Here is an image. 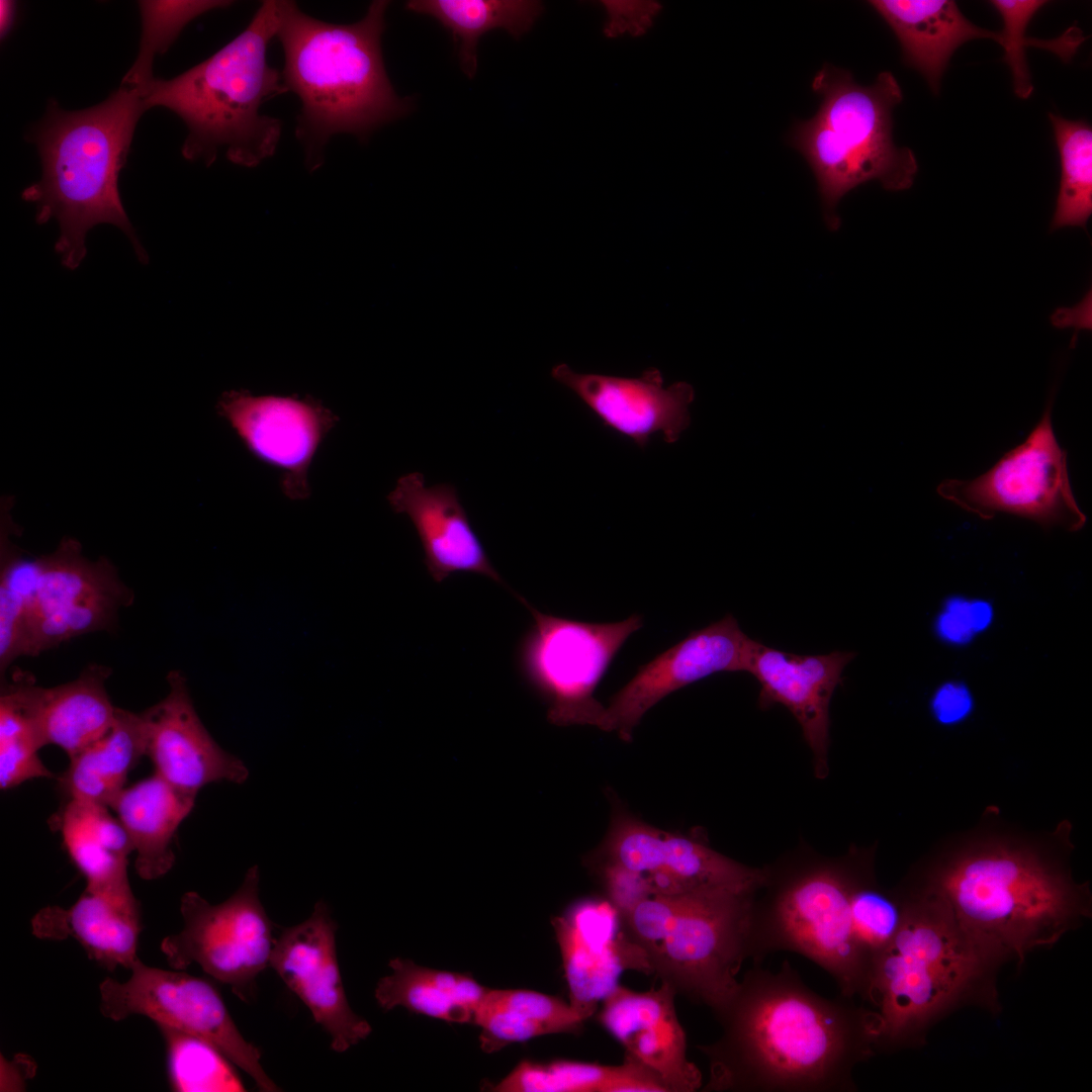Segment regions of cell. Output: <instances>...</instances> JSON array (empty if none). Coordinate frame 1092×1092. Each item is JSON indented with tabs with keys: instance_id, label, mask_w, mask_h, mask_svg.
<instances>
[{
	"instance_id": "4316f807",
	"label": "cell",
	"mask_w": 1092,
	"mask_h": 1092,
	"mask_svg": "<svg viewBox=\"0 0 1092 1092\" xmlns=\"http://www.w3.org/2000/svg\"><path fill=\"white\" fill-rule=\"evenodd\" d=\"M868 4L896 35L903 62L916 70L933 94L954 52L965 42L990 38L999 43V32L970 21L952 0H872Z\"/></svg>"
},
{
	"instance_id": "ffe728a7",
	"label": "cell",
	"mask_w": 1092,
	"mask_h": 1092,
	"mask_svg": "<svg viewBox=\"0 0 1092 1092\" xmlns=\"http://www.w3.org/2000/svg\"><path fill=\"white\" fill-rule=\"evenodd\" d=\"M167 682L166 697L141 713L146 755L155 772L195 797L211 783H245L249 778L247 765L220 747L203 725L185 676L172 670Z\"/></svg>"
},
{
	"instance_id": "5b68a950",
	"label": "cell",
	"mask_w": 1092,
	"mask_h": 1092,
	"mask_svg": "<svg viewBox=\"0 0 1092 1092\" xmlns=\"http://www.w3.org/2000/svg\"><path fill=\"white\" fill-rule=\"evenodd\" d=\"M148 109L141 88L120 83L104 101L85 109L65 110L51 100L31 127L28 141L37 148L42 172L21 197L35 204L38 224L52 218L59 223L55 251L67 269L79 267L87 233L100 223L119 228L140 262H148L118 189L135 126Z\"/></svg>"
},
{
	"instance_id": "484cf974",
	"label": "cell",
	"mask_w": 1092,
	"mask_h": 1092,
	"mask_svg": "<svg viewBox=\"0 0 1092 1092\" xmlns=\"http://www.w3.org/2000/svg\"><path fill=\"white\" fill-rule=\"evenodd\" d=\"M110 673L109 667L93 663L77 678L51 688L35 685L27 672L14 674L42 747L56 745L70 758L111 728L117 707L105 687Z\"/></svg>"
},
{
	"instance_id": "cb8c5ba5",
	"label": "cell",
	"mask_w": 1092,
	"mask_h": 1092,
	"mask_svg": "<svg viewBox=\"0 0 1092 1092\" xmlns=\"http://www.w3.org/2000/svg\"><path fill=\"white\" fill-rule=\"evenodd\" d=\"M391 509L414 524L425 564L436 582L464 571L488 577L508 588L471 527L457 490L449 483L426 485L420 472L400 476L387 495Z\"/></svg>"
},
{
	"instance_id": "ab89813d",
	"label": "cell",
	"mask_w": 1092,
	"mask_h": 1092,
	"mask_svg": "<svg viewBox=\"0 0 1092 1092\" xmlns=\"http://www.w3.org/2000/svg\"><path fill=\"white\" fill-rule=\"evenodd\" d=\"M869 864L861 866L850 893V912L856 941L872 975L881 954L891 943L904 918L898 892L887 891L875 881Z\"/></svg>"
},
{
	"instance_id": "7402d4cb",
	"label": "cell",
	"mask_w": 1092,
	"mask_h": 1092,
	"mask_svg": "<svg viewBox=\"0 0 1092 1092\" xmlns=\"http://www.w3.org/2000/svg\"><path fill=\"white\" fill-rule=\"evenodd\" d=\"M675 991L665 982L638 992L617 985L602 1001L598 1022L629 1055L653 1072L667 1092L703 1087L700 1069L687 1056V1037L674 1006Z\"/></svg>"
},
{
	"instance_id": "7c38bea8",
	"label": "cell",
	"mask_w": 1092,
	"mask_h": 1092,
	"mask_svg": "<svg viewBox=\"0 0 1092 1092\" xmlns=\"http://www.w3.org/2000/svg\"><path fill=\"white\" fill-rule=\"evenodd\" d=\"M1053 397L1025 440L972 479H944L936 492L983 520L1006 513L1049 529L1080 531L1087 522L1070 482L1067 451L1052 423Z\"/></svg>"
},
{
	"instance_id": "8992f818",
	"label": "cell",
	"mask_w": 1092,
	"mask_h": 1092,
	"mask_svg": "<svg viewBox=\"0 0 1092 1092\" xmlns=\"http://www.w3.org/2000/svg\"><path fill=\"white\" fill-rule=\"evenodd\" d=\"M279 22L280 0L263 1L246 28L209 58L141 88L149 109L165 107L186 124L185 159L210 165L223 150L232 163L256 167L275 154L282 121L260 110L287 92L267 60Z\"/></svg>"
},
{
	"instance_id": "1f68e13d",
	"label": "cell",
	"mask_w": 1092,
	"mask_h": 1092,
	"mask_svg": "<svg viewBox=\"0 0 1092 1092\" xmlns=\"http://www.w3.org/2000/svg\"><path fill=\"white\" fill-rule=\"evenodd\" d=\"M107 806L68 799L53 819L69 856L82 873L87 888L128 877L130 839Z\"/></svg>"
},
{
	"instance_id": "5bb4252c",
	"label": "cell",
	"mask_w": 1092,
	"mask_h": 1092,
	"mask_svg": "<svg viewBox=\"0 0 1092 1092\" xmlns=\"http://www.w3.org/2000/svg\"><path fill=\"white\" fill-rule=\"evenodd\" d=\"M260 870L251 867L240 888L212 905L196 892L180 902L183 928L163 938L161 951L174 970L197 964L247 1000L257 977L270 966L273 923L259 897Z\"/></svg>"
},
{
	"instance_id": "3957f363",
	"label": "cell",
	"mask_w": 1092,
	"mask_h": 1092,
	"mask_svg": "<svg viewBox=\"0 0 1092 1092\" xmlns=\"http://www.w3.org/2000/svg\"><path fill=\"white\" fill-rule=\"evenodd\" d=\"M897 890L904 918L875 966L867 999L878 1017L876 1053L922 1046L935 1023L963 1007L1001 1010V966L968 937L932 889L909 877Z\"/></svg>"
},
{
	"instance_id": "f546056e",
	"label": "cell",
	"mask_w": 1092,
	"mask_h": 1092,
	"mask_svg": "<svg viewBox=\"0 0 1092 1092\" xmlns=\"http://www.w3.org/2000/svg\"><path fill=\"white\" fill-rule=\"evenodd\" d=\"M391 973L375 988V999L384 1010L395 1007L449 1023H472L487 988L469 974L419 966L411 960L389 962Z\"/></svg>"
},
{
	"instance_id": "60d3db41",
	"label": "cell",
	"mask_w": 1092,
	"mask_h": 1092,
	"mask_svg": "<svg viewBox=\"0 0 1092 1092\" xmlns=\"http://www.w3.org/2000/svg\"><path fill=\"white\" fill-rule=\"evenodd\" d=\"M602 33L608 39L640 38L655 25L662 13L656 0H602Z\"/></svg>"
},
{
	"instance_id": "44dd1931",
	"label": "cell",
	"mask_w": 1092,
	"mask_h": 1092,
	"mask_svg": "<svg viewBox=\"0 0 1092 1092\" xmlns=\"http://www.w3.org/2000/svg\"><path fill=\"white\" fill-rule=\"evenodd\" d=\"M560 948L569 1004L586 1020L617 986L626 969L649 973L638 946L626 933L620 912L607 899L573 904L552 920Z\"/></svg>"
},
{
	"instance_id": "74e56055",
	"label": "cell",
	"mask_w": 1092,
	"mask_h": 1092,
	"mask_svg": "<svg viewBox=\"0 0 1092 1092\" xmlns=\"http://www.w3.org/2000/svg\"><path fill=\"white\" fill-rule=\"evenodd\" d=\"M41 747L15 680L5 681L0 696L1 790L13 789L33 779L55 777L38 756Z\"/></svg>"
},
{
	"instance_id": "e575fe53",
	"label": "cell",
	"mask_w": 1092,
	"mask_h": 1092,
	"mask_svg": "<svg viewBox=\"0 0 1092 1092\" xmlns=\"http://www.w3.org/2000/svg\"><path fill=\"white\" fill-rule=\"evenodd\" d=\"M1061 161V183L1051 231L1082 226L1092 213V127L1050 112Z\"/></svg>"
},
{
	"instance_id": "4dcf8cb0",
	"label": "cell",
	"mask_w": 1092,
	"mask_h": 1092,
	"mask_svg": "<svg viewBox=\"0 0 1092 1092\" xmlns=\"http://www.w3.org/2000/svg\"><path fill=\"white\" fill-rule=\"evenodd\" d=\"M584 1019L562 998L527 989H487L473 1022L484 1053L554 1033H576Z\"/></svg>"
},
{
	"instance_id": "ba28073f",
	"label": "cell",
	"mask_w": 1092,
	"mask_h": 1092,
	"mask_svg": "<svg viewBox=\"0 0 1092 1092\" xmlns=\"http://www.w3.org/2000/svg\"><path fill=\"white\" fill-rule=\"evenodd\" d=\"M754 896L730 891L652 896L621 917L649 973L715 1014L736 989L747 960Z\"/></svg>"
},
{
	"instance_id": "277c9868",
	"label": "cell",
	"mask_w": 1092,
	"mask_h": 1092,
	"mask_svg": "<svg viewBox=\"0 0 1092 1092\" xmlns=\"http://www.w3.org/2000/svg\"><path fill=\"white\" fill-rule=\"evenodd\" d=\"M389 3L372 1L362 19L336 24L280 0L276 36L284 55L281 74L287 92L300 101L295 135L310 171L323 165L333 135L350 133L364 141L412 108V100L394 91L382 58Z\"/></svg>"
},
{
	"instance_id": "ac0fdd59",
	"label": "cell",
	"mask_w": 1092,
	"mask_h": 1092,
	"mask_svg": "<svg viewBox=\"0 0 1092 1092\" xmlns=\"http://www.w3.org/2000/svg\"><path fill=\"white\" fill-rule=\"evenodd\" d=\"M336 930L329 906L317 901L307 919L283 928L276 937L270 966L330 1035L331 1049L344 1053L365 1039L372 1027L348 1002Z\"/></svg>"
},
{
	"instance_id": "83f0119b",
	"label": "cell",
	"mask_w": 1092,
	"mask_h": 1092,
	"mask_svg": "<svg viewBox=\"0 0 1092 1092\" xmlns=\"http://www.w3.org/2000/svg\"><path fill=\"white\" fill-rule=\"evenodd\" d=\"M195 796L172 786L154 772L124 787L109 808L125 829L135 852V871L144 880L165 876L175 863L177 830L191 813Z\"/></svg>"
},
{
	"instance_id": "8fae6325",
	"label": "cell",
	"mask_w": 1092,
	"mask_h": 1092,
	"mask_svg": "<svg viewBox=\"0 0 1092 1092\" xmlns=\"http://www.w3.org/2000/svg\"><path fill=\"white\" fill-rule=\"evenodd\" d=\"M12 565L24 587L23 655L36 656L75 637L109 631L133 593L104 557L82 554L65 537L50 554L25 558L14 551Z\"/></svg>"
},
{
	"instance_id": "52a82bcc",
	"label": "cell",
	"mask_w": 1092,
	"mask_h": 1092,
	"mask_svg": "<svg viewBox=\"0 0 1092 1092\" xmlns=\"http://www.w3.org/2000/svg\"><path fill=\"white\" fill-rule=\"evenodd\" d=\"M812 89L821 96L819 108L795 125L790 143L813 171L826 224L836 230V207L847 192L871 180L890 191L908 189L918 163L912 150L894 143L893 110L903 93L891 72L861 85L849 71L824 64Z\"/></svg>"
},
{
	"instance_id": "9a60e30c",
	"label": "cell",
	"mask_w": 1092,
	"mask_h": 1092,
	"mask_svg": "<svg viewBox=\"0 0 1092 1092\" xmlns=\"http://www.w3.org/2000/svg\"><path fill=\"white\" fill-rule=\"evenodd\" d=\"M130 977L119 982L106 977L99 985L101 1014L113 1021L131 1015L152 1019L217 1048L247 1073L260 1091L281 1089L261 1065V1052L242 1035L217 990L207 981L182 970H163L140 959Z\"/></svg>"
},
{
	"instance_id": "4fadbf2b",
	"label": "cell",
	"mask_w": 1092,
	"mask_h": 1092,
	"mask_svg": "<svg viewBox=\"0 0 1092 1092\" xmlns=\"http://www.w3.org/2000/svg\"><path fill=\"white\" fill-rule=\"evenodd\" d=\"M531 612L534 625L520 648V664L532 685L548 700V719L559 726L599 727L605 708L594 692L642 617L615 623H587L543 614L516 596Z\"/></svg>"
},
{
	"instance_id": "836d02e7",
	"label": "cell",
	"mask_w": 1092,
	"mask_h": 1092,
	"mask_svg": "<svg viewBox=\"0 0 1092 1092\" xmlns=\"http://www.w3.org/2000/svg\"><path fill=\"white\" fill-rule=\"evenodd\" d=\"M405 8L433 17L451 33L461 69L468 78L476 74L477 46L484 33L504 29L520 38L544 11L543 4L536 0H411Z\"/></svg>"
},
{
	"instance_id": "7bdbcfd3",
	"label": "cell",
	"mask_w": 1092,
	"mask_h": 1092,
	"mask_svg": "<svg viewBox=\"0 0 1092 1092\" xmlns=\"http://www.w3.org/2000/svg\"><path fill=\"white\" fill-rule=\"evenodd\" d=\"M16 4L13 1H0V34L4 38L12 27Z\"/></svg>"
},
{
	"instance_id": "d6986e66",
	"label": "cell",
	"mask_w": 1092,
	"mask_h": 1092,
	"mask_svg": "<svg viewBox=\"0 0 1092 1092\" xmlns=\"http://www.w3.org/2000/svg\"><path fill=\"white\" fill-rule=\"evenodd\" d=\"M551 377L571 390L603 425L644 448L660 433L666 444L678 441L691 425L694 387L686 381L665 386L661 372L648 368L638 377L578 373L566 363Z\"/></svg>"
},
{
	"instance_id": "6da1fadb",
	"label": "cell",
	"mask_w": 1092,
	"mask_h": 1092,
	"mask_svg": "<svg viewBox=\"0 0 1092 1092\" xmlns=\"http://www.w3.org/2000/svg\"><path fill=\"white\" fill-rule=\"evenodd\" d=\"M976 828L941 846L911 875L947 905L968 937L1001 967L1020 968L1092 915L1089 882L1070 866L1072 826L1041 835L1016 830L986 810Z\"/></svg>"
},
{
	"instance_id": "9c48e42d",
	"label": "cell",
	"mask_w": 1092,
	"mask_h": 1092,
	"mask_svg": "<svg viewBox=\"0 0 1092 1092\" xmlns=\"http://www.w3.org/2000/svg\"><path fill=\"white\" fill-rule=\"evenodd\" d=\"M861 866L817 863L789 872L766 869L765 900L752 903L747 959L759 965L776 951L800 953L826 971L840 995L867 1002L872 970L853 932L850 893Z\"/></svg>"
},
{
	"instance_id": "8d00e7d4",
	"label": "cell",
	"mask_w": 1092,
	"mask_h": 1092,
	"mask_svg": "<svg viewBox=\"0 0 1092 1092\" xmlns=\"http://www.w3.org/2000/svg\"><path fill=\"white\" fill-rule=\"evenodd\" d=\"M991 5L1003 20V29L999 32V44L1004 49V62L1008 65L1013 81L1014 93L1020 99H1027L1033 92V84L1025 55V48L1035 46L1056 54L1064 62H1070L1086 36L1079 27L1068 28L1063 35L1054 39L1028 38L1026 27L1034 14L1046 5L1043 0H992Z\"/></svg>"
},
{
	"instance_id": "f35d334b",
	"label": "cell",
	"mask_w": 1092,
	"mask_h": 1092,
	"mask_svg": "<svg viewBox=\"0 0 1092 1092\" xmlns=\"http://www.w3.org/2000/svg\"><path fill=\"white\" fill-rule=\"evenodd\" d=\"M232 4L225 0L139 1L142 35L136 59L121 83L142 88L153 81L156 56L164 54L182 29L197 16Z\"/></svg>"
},
{
	"instance_id": "d6a6232c",
	"label": "cell",
	"mask_w": 1092,
	"mask_h": 1092,
	"mask_svg": "<svg viewBox=\"0 0 1092 1092\" xmlns=\"http://www.w3.org/2000/svg\"><path fill=\"white\" fill-rule=\"evenodd\" d=\"M491 1090L498 1092H667L661 1080L625 1054L621 1065L569 1060L520 1062Z\"/></svg>"
},
{
	"instance_id": "d590c367",
	"label": "cell",
	"mask_w": 1092,
	"mask_h": 1092,
	"mask_svg": "<svg viewBox=\"0 0 1092 1092\" xmlns=\"http://www.w3.org/2000/svg\"><path fill=\"white\" fill-rule=\"evenodd\" d=\"M164 1037L171 1087L175 1091L242 1092L233 1064L217 1048L195 1035L157 1025Z\"/></svg>"
},
{
	"instance_id": "30bf717a",
	"label": "cell",
	"mask_w": 1092,
	"mask_h": 1092,
	"mask_svg": "<svg viewBox=\"0 0 1092 1092\" xmlns=\"http://www.w3.org/2000/svg\"><path fill=\"white\" fill-rule=\"evenodd\" d=\"M595 868L609 900L621 911L652 896L702 891L756 894L766 870L731 859L692 838L656 829L616 812Z\"/></svg>"
},
{
	"instance_id": "e0dca14e",
	"label": "cell",
	"mask_w": 1092,
	"mask_h": 1092,
	"mask_svg": "<svg viewBox=\"0 0 1092 1092\" xmlns=\"http://www.w3.org/2000/svg\"><path fill=\"white\" fill-rule=\"evenodd\" d=\"M754 640L730 614L691 632L636 674L610 700L599 725L631 741L643 715L670 693L718 672H747Z\"/></svg>"
},
{
	"instance_id": "2e32d148",
	"label": "cell",
	"mask_w": 1092,
	"mask_h": 1092,
	"mask_svg": "<svg viewBox=\"0 0 1092 1092\" xmlns=\"http://www.w3.org/2000/svg\"><path fill=\"white\" fill-rule=\"evenodd\" d=\"M217 414L247 451L281 474L282 492L292 500L309 497L310 464L340 418L311 397L224 392Z\"/></svg>"
},
{
	"instance_id": "f1b7e54d",
	"label": "cell",
	"mask_w": 1092,
	"mask_h": 1092,
	"mask_svg": "<svg viewBox=\"0 0 1092 1092\" xmlns=\"http://www.w3.org/2000/svg\"><path fill=\"white\" fill-rule=\"evenodd\" d=\"M144 755L146 740L141 713L117 708L111 728L70 757L67 769L58 779L59 787L68 799L109 807Z\"/></svg>"
},
{
	"instance_id": "d4e9b609",
	"label": "cell",
	"mask_w": 1092,
	"mask_h": 1092,
	"mask_svg": "<svg viewBox=\"0 0 1092 1092\" xmlns=\"http://www.w3.org/2000/svg\"><path fill=\"white\" fill-rule=\"evenodd\" d=\"M34 936L76 939L88 957L108 971L130 970L142 930L140 903L128 877L87 888L69 908L47 906L31 920Z\"/></svg>"
},
{
	"instance_id": "7a4b0ae2",
	"label": "cell",
	"mask_w": 1092,
	"mask_h": 1092,
	"mask_svg": "<svg viewBox=\"0 0 1092 1092\" xmlns=\"http://www.w3.org/2000/svg\"><path fill=\"white\" fill-rule=\"evenodd\" d=\"M720 1037L697 1049L705 1092H853L854 1068L876 1056V1011L811 990L789 961L745 973L714 1014Z\"/></svg>"
},
{
	"instance_id": "603a6c76",
	"label": "cell",
	"mask_w": 1092,
	"mask_h": 1092,
	"mask_svg": "<svg viewBox=\"0 0 1092 1092\" xmlns=\"http://www.w3.org/2000/svg\"><path fill=\"white\" fill-rule=\"evenodd\" d=\"M850 651L805 655L790 653L754 640L747 672L760 685L758 704H780L799 723L813 754L818 778L828 774L829 708L845 666L854 658Z\"/></svg>"
},
{
	"instance_id": "b9f144b4",
	"label": "cell",
	"mask_w": 1092,
	"mask_h": 1092,
	"mask_svg": "<svg viewBox=\"0 0 1092 1092\" xmlns=\"http://www.w3.org/2000/svg\"><path fill=\"white\" fill-rule=\"evenodd\" d=\"M933 712L942 723L962 720L971 709L968 693L959 687H944L933 700Z\"/></svg>"
}]
</instances>
